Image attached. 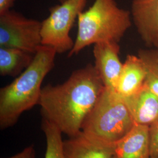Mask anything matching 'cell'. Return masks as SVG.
<instances>
[{
  "mask_svg": "<svg viewBox=\"0 0 158 158\" xmlns=\"http://www.w3.org/2000/svg\"><path fill=\"white\" fill-rule=\"evenodd\" d=\"M105 87L94 65L76 70L62 84L42 87L38 105L43 118L69 137L77 135Z\"/></svg>",
  "mask_w": 158,
  "mask_h": 158,
  "instance_id": "1",
  "label": "cell"
},
{
  "mask_svg": "<svg viewBox=\"0 0 158 158\" xmlns=\"http://www.w3.org/2000/svg\"><path fill=\"white\" fill-rule=\"evenodd\" d=\"M56 54L51 47L40 46L28 68L1 88V130L14 126L23 113L38 105L43 81L54 68Z\"/></svg>",
  "mask_w": 158,
  "mask_h": 158,
  "instance_id": "2",
  "label": "cell"
},
{
  "mask_svg": "<svg viewBox=\"0 0 158 158\" xmlns=\"http://www.w3.org/2000/svg\"><path fill=\"white\" fill-rule=\"evenodd\" d=\"M78 31L68 56L77 55L91 45L119 41L132 25L131 12L119 7L115 0H94L77 17Z\"/></svg>",
  "mask_w": 158,
  "mask_h": 158,
  "instance_id": "3",
  "label": "cell"
},
{
  "mask_svg": "<svg viewBox=\"0 0 158 158\" xmlns=\"http://www.w3.org/2000/svg\"><path fill=\"white\" fill-rule=\"evenodd\" d=\"M135 125L124 98L115 90L105 87L81 131L99 145L113 147Z\"/></svg>",
  "mask_w": 158,
  "mask_h": 158,
  "instance_id": "4",
  "label": "cell"
},
{
  "mask_svg": "<svg viewBox=\"0 0 158 158\" xmlns=\"http://www.w3.org/2000/svg\"><path fill=\"white\" fill-rule=\"evenodd\" d=\"M87 0H66L49 9V16L42 22V45L49 46L57 53L69 52L74 45L70 31Z\"/></svg>",
  "mask_w": 158,
  "mask_h": 158,
  "instance_id": "5",
  "label": "cell"
},
{
  "mask_svg": "<svg viewBox=\"0 0 158 158\" xmlns=\"http://www.w3.org/2000/svg\"><path fill=\"white\" fill-rule=\"evenodd\" d=\"M42 22L10 10L0 15V47L13 48L35 55L42 45Z\"/></svg>",
  "mask_w": 158,
  "mask_h": 158,
  "instance_id": "6",
  "label": "cell"
},
{
  "mask_svg": "<svg viewBox=\"0 0 158 158\" xmlns=\"http://www.w3.org/2000/svg\"><path fill=\"white\" fill-rule=\"evenodd\" d=\"M118 42H105L94 45V67L106 87L115 90L123 63L119 56Z\"/></svg>",
  "mask_w": 158,
  "mask_h": 158,
  "instance_id": "7",
  "label": "cell"
},
{
  "mask_svg": "<svg viewBox=\"0 0 158 158\" xmlns=\"http://www.w3.org/2000/svg\"><path fill=\"white\" fill-rule=\"evenodd\" d=\"M130 12L142 40L153 45L158 36V0H132Z\"/></svg>",
  "mask_w": 158,
  "mask_h": 158,
  "instance_id": "8",
  "label": "cell"
},
{
  "mask_svg": "<svg viewBox=\"0 0 158 158\" xmlns=\"http://www.w3.org/2000/svg\"><path fill=\"white\" fill-rule=\"evenodd\" d=\"M111 158H151L149 127L135 125L114 145Z\"/></svg>",
  "mask_w": 158,
  "mask_h": 158,
  "instance_id": "9",
  "label": "cell"
},
{
  "mask_svg": "<svg viewBox=\"0 0 158 158\" xmlns=\"http://www.w3.org/2000/svg\"><path fill=\"white\" fill-rule=\"evenodd\" d=\"M123 98L135 124L150 127L158 121V97L145 84L135 93Z\"/></svg>",
  "mask_w": 158,
  "mask_h": 158,
  "instance_id": "10",
  "label": "cell"
},
{
  "mask_svg": "<svg viewBox=\"0 0 158 158\" xmlns=\"http://www.w3.org/2000/svg\"><path fill=\"white\" fill-rule=\"evenodd\" d=\"M146 75V69L141 59L138 55H128L123 63L115 90L123 98L131 96L143 85Z\"/></svg>",
  "mask_w": 158,
  "mask_h": 158,
  "instance_id": "11",
  "label": "cell"
},
{
  "mask_svg": "<svg viewBox=\"0 0 158 158\" xmlns=\"http://www.w3.org/2000/svg\"><path fill=\"white\" fill-rule=\"evenodd\" d=\"M113 148L98 144L81 131L63 144L64 158H111Z\"/></svg>",
  "mask_w": 158,
  "mask_h": 158,
  "instance_id": "12",
  "label": "cell"
},
{
  "mask_svg": "<svg viewBox=\"0 0 158 158\" xmlns=\"http://www.w3.org/2000/svg\"><path fill=\"white\" fill-rule=\"evenodd\" d=\"M34 54L17 48L0 47V74L16 77L29 67Z\"/></svg>",
  "mask_w": 158,
  "mask_h": 158,
  "instance_id": "13",
  "label": "cell"
},
{
  "mask_svg": "<svg viewBox=\"0 0 158 158\" xmlns=\"http://www.w3.org/2000/svg\"><path fill=\"white\" fill-rule=\"evenodd\" d=\"M42 130L46 141L45 158H64L62 132L55 125L44 118L42 122Z\"/></svg>",
  "mask_w": 158,
  "mask_h": 158,
  "instance_id": "14",
  "label": "cell"
},
{
  "mask_svg": "<svg viewBox=\"0 0 158 158\" xmlns=\"http://www.w3.org/2000/svg\"><path fill=\"white\" fill-rule=\"evenodd\" d=\"M138 56L141 59L146 69L145 85L158 97V50L140 49Z\"/></svg>",
  "mask_w": 158,
  "mask_h": 158,
  "instance_id": "15",
  "label": "cell"
},
{
  "mask_svg": "<svg viewBox=\"0 0 158 158\" xmlns=\"http://www.w3.org/2000/svg\"><path fill=\"white\" fill-rule=\"evenodd\" d=\"M151 158H158V120L149 127Z\"/></svg>",
  "mask_w": 158,
  "mask_h": 158,
  "instance_id": "16",
  "label": "cell"
},
{
  "mask_svg": "<svg viewBox=\"0 0 158 158\" xmlns=\"http://www.w3.org/2000/svg\"><path fill=\"white\" fill-rule=\"evenodd\" d=\"M35 150L34 145H30L25 148L20 152L13 155L12 156L6 158H35Z\"/></svg>",
  "mask_w": 158,
  "mask_h": 158,
  "instance_id": "17",
  "label": "cell"
},
{
  "mask_svg": "<svg viewBox=\"0 0 158 158\" xmlns=\"http://www.w3.org/2000/svg\"><path fill=\"white\" fill-rule=\"evenodd\" d=\"M15 0H0V15L11 10Z\"/></svg>",
  "mask_w": 158,
  "mask_h": 158,
  "instance_id": "18",
  "label": "cell"
},
{
  "mask_svg": "<svg viewBox=\"0 0 158 158\" xmlns=\"http://www.w3.org/2000/svg\"><path fill=\"white\" fill-rule=\"evenodd\" d=\"M153 46L155 48H156V49H158V37L156 38V40H155V42H154V44H153Z\"/></svg>",
  "mask_w": 158,
  "mask_h": 158,
  "instance_id": "19",
  "label": "cell"
},
{
  "mask_svg": "<svg viewBox=\"0 0 158 158\" xmlns=\"http://www.w3.org/2000/svg\"><path fill=\"white\" fill-rule=\"evenodd\" d=\"M60 3H62V2H63L64 1H66V0H57Z\"/></svg>",
  "mask_w": 158,
  "mask_h": 158,
  "instance_id": "20",
  "label": "cell"
},
{
  "mask_svg": "<svg viewBox=\"0 0 158 158\" xmlns=\"http://www.w3.org/2000/svg\"></svg>",
  "mask_w": 158,
  "mask_h": 158,
  "instance_id": "21",
  "label": "cell"
}]
</instances>
